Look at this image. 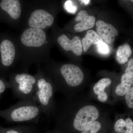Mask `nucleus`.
Masks as SVG:
<instances>
[{
	"instance_id": "nucleus-2",
	"label": "nucleus",
	"mask_w": 133,
	"mask_h": 133,
	"mask_svg": "<svg viewBox=\"0 0 133 133\" xmlns=\"http://www.w3.org/2000/svg\"><path fill=\"white\" fill-rule=\"evenodd\" d=\"M36 78L27 73L12 76L9 84L13 94L20 100L34 99Z\"/></svg>"
},
{
	"instance_id": "nucleus-7",
	"label": "nucleus",
	"mask_w": 133,
	"mask_h": 133,
	"mask_svg": "<svg viewBox=\"0 0 133 133\" xmlns=\"http://www.w3.org/2000/svg\"><path fill=\"white\" fill-rule=\"evenodd\" d=\"M52 15L43 9H37L32 12L29 20V26L32 28L42 30L51 26L54 22Z\"/></svg>"
},
{
	"instance_id": "nucleus-6",
	"label": "nucleus",
	"mask_w": 133,
	"mask_h": 133,
	"mask_svg": "<svg viewBox=\"0 0 133 133\" xmlns=\"http://www.w3.org/2000/svg\"><path fill=\"white\" fill-rule=\"evenodd\" d=\"M60 72L68 85L71 87L79 85L82 83L84 74L78 66L72 64L62 65Z\"/></svg>"
},
{
	"instance_id": "nucleus-8",
	"label": "nucleus",
	"mask_w": 133,
	"mask_h": 133,
	"mask_svg": "<svg viewBox=\"0 0 133 133\" xmlns=\"http://www.w3.org/2000/svg\"><path fill=\"white\" fill-rule=\"evenodd\" d=\"M1 63L3 68H8L13 64L16 49L14 43L9 40L5 39L0 44Z\"/></svg>"
},
{
	"instance_id": "nucleus-22",
	"label": "nucleus",
	"mask_w": 133,
	"mask_h": 133,
	"mask_svg": "<svg viewBox=\"0 0 133 133\" xmlns=\"http://www.w3.org/2000/svg\"><path fill=\"white\" fill-rule=\"evenodd\" d=\"M97 45L98 52L102 55H106L109 52V48L107 44L104 42L100 43Z\"/></svg>"
},
{
	"instance_id": "nucleus-16",
	"label": "nucleus",
	"mask_w": 133,
	"mask_h": 133,
	"mask_svg": "<svg viewBox=\"0 0 133 133\" xmlns=\"http://www.w3.org/2000/svg\"><path fill=\"white\" fill-rule=\"evenodd\" d=\"M115 131L119 133H133V122L128 118L124 120L121 119L116 122L114 125Z\"/></svg>"
},
{
	"instance_id": "nucleus-17",
	"label": "nucleus",
	"mask_w": 133,
	"mask_h": 133,
	"mask_svg": "<svg viewBox=\"0 0 133 133\" xmlns=\"http://www.w3.org/2000/svg\"><path fill=\"white\" fill-rule=\"evenodd\" d=\"M131 47L128 43L119 46L116 52V59L117 62L121 64H123L127 62L128 58L132 54Z\"/></svg>"
},
{
	"instance_id": "nucleus-14",
	"label": "nucleus",
	"mask_w": 133,
	"mask_h": 133,
	"mask_svg": "<svg viewBox=\"0 0 133 133\" xmlns=\"http://www.w3.org/2000/svg\"><path fill=\"white\" fill-rule=\"evenodd\" d=\"M82 42L84 51L86 52L91 45H97L103 42V41L96 31L90 30L87 31L85 37L82 39Z\"/></svg>"
},
{
	"instance_id": "nucleus-9",
	"label": "nucleus",
	"mask_w": 133,
	"mask_h": 133,
	"mask_svg": "<svg viewBox=\"0 0 133 133\" xmlns=\"http://www.w3.org/2000/svg\"><path fill=\"white\" fill-rule=\"evenodd\" d=\"M97 33L106 43L111 44L114 42L115 37L118 35V30L112 25L99 20L96 23Z\"/></svg>"
},
{
	"instance_id": "nucleus-4",
	"label": "nucleus",
	"mask_w": 133,
	"mask_h": 133,
	"mask_svg": "<svg viewBox=\"0 0 133 133\" xmlns=\"http://www.w3.org/2000/svg\"><path fill=\"white\" fill-rule=\"evenodd\" d=\"M99 116L98 110L95 107L87 105L81 108L76 115L73 122L74 128L83 131L94 122Z\"/></svg>"
},
{
	"instance_id": "nucleus-15",
	"label": "nucleus",
	"mask_w": 133,
	"mask_h": 133,
	"mask_svg": "<svg viewBox=\"0 0 133 133\" xmlns=\"http://www.w3.org/2000/svg\"><path fill=\"white\" fill-rule=\"evenodd\" d=\"M133 84V76L124 74L121 77V83L117 86L115 92L119 96L125 95Z\"/></svg>"
},
{
	"instance_id": "nucleus-18",
	"label": "nucleus",
	"mask_w": 133,
	"mask_h": 133,
	"mask_svg": "<svg viewBox=\"0 0 133 133\" xmlns=\"http://www.w3.org/2000/svg\"><path fill=\"white\" fill-rule=\"evenodd\" d=\"M35 129L33 126H19L6 128L5 133H35Z\"/></svg>"
},
{
	"instance_id": "nucleus-5",
	"label": "nucleus",
	"mask_w": 133,
	"mask_h": 133,
	"mask_svg": "<svg viewBox=\"0 0 133 133\" xmlns=\"http://www.w3.org/2000/svg\"><path fill=\"white\" fill-rule=\"evenodd\" d=\"M46 39V35L43 30L30 28L23 33L21 41L23 45L27 47L38 48L44 45Z\"/></svg>"
},
{
	"instance_id": "nucleus-19",
	"label": "nucleus",
	"mask_w": 133,
	"mask_h": 133,
	"mask_svg": "<svg viewBox=\"0 0 133 133\" xmlns=\"http://www.w3.org/2000/svg\"><path fill=\"white\" fill-rule=\"evenodd\" d=\"M101 127L100 123L99 122L95 121L84 129L82 133H97Z\"/></svg>"
},
{
	"instance_id": "nucleus-25",
	"label": "nucleus",
	"mask_w": 133,
	"mask_h": 133,
	"mask_svg": "<svg viewBox=\"0 0 133 133\" xmlns=\"http://www.w3.org/2000/svg\"><path fill=\"white\" fill-rule=\"evenodd\" d=\"M80 1L81 2L84 3L85 5H87L90 2V1L89 0H84V1Z\"/></svg>"
},
{
	"instance_id": "nucleus-24",
	"label": "nucleus",
	"mask_w": 133,
	"mask_h": 133,
	"mask_svg": "<svg viewBox=\"0 0 133 133\" xmlns=\"http://www.w3.org/2000/svg\"><path fill=\"white\" fill-rule=\"evenodd\" d=\"M126 74L133 76V59H130L128 63V66L126 69Z\"/></svg>"
},
{
	"instance_id": "nucleus-23",
	"label": "nucleus",
	"mask_w": 133,
	"mask_h": 133,
	"mask_svg": "<svg viewBox=\"0 0 133 133\" xmlns=\"http://www.w3.org/2000/svg\"><path fill=\"white\" fill-rule=\"evenodd\" d=\"M8 88H10L9 83H6L4 80L0 79V96Z\"/></svg>"
},
{
	"instance_id": "nucleus-11",
	"label": "nucleus",
	"mask_w": 133,
	"mask_h": 133,
	"mask_svg": "<svg viewBox=\"0 0 133 133\" xmlns=\"http://www.w3.org/2000/svg\"><path fill=\"white\" fill-rule=\"evenodd\" d=\"M76 21L79 22L74 26V30L77 32H81L92 28L95 22V17L90 16L85 10H81L75 19Z\"/></svg>"
},
{
	"instance_id": "nucleus-26",
	"label": "nucleus",
	"mask_w": 133,
	"mask_h": 133,
	"mask_svg": "<svg viewBox=\"0 0 133 133\" xmlns=\"http://www.w3.org/2000/svg\"><path fill=\"white\" fill-rule=\"evenodd\" d=\"M6 128L0 127V133H5Z\"/></svg>"
},
{
	"instance_id": "nucleus-13",
	"label": "nucleus",
	"mask_w": 133,
	"mask_h": 133,
	"mask_svg": "<svg viewBox=\"0 0 133 133\" xmlns=\"http://www.w3.org/2000/svg\"><path fill=\"white\" fill-rule=\"evenodd\" d=\"M112 81L108 78L101 79L96 83L94 87V92L98 95V98L101 102H105L108 99L107 94L105 91V89L111 84Z\"/></svg>"
},
{
	"instance_id": "nucleus-3",
	"label": "nucleus",
	"mask_w": 133,
	"mask_h": 133,
	"mask_svg": "<svg viewBox=\"0 0 133 133\" xmlns=\"http://www.w3.org/2000/svg\"><path fill=\"white\" fill-rule=\"evenodd\" d=\"M36 78L34 99L41 107L43 114L48 115L53 94V87L51 83L43 76L42 74H38Z\"/></svg>"
},
{
	"instance_id": "nucleus-12",
	"label": "nucleus",
	"mask_w": 133,
	"mask_h": 133,
	"mask_svg": "<svg viewBox=\"0 0 133 133\" xmlns=\"http://www.w3.org/2000/svg\"><path fill=\"white\" fill-rule=\"evenodd\" d=\"M0 7L12 19H17L21 16V7L18 0H2L0 3Z\"/></svg>"
},
{
	"instance_id": "nucleus-1",
	"label": "nucleus",
	"mask_w": 133,
	"mask_h": 133,
	"mask_svg": "<svg viewBox=\"0 0 133 133\" xmlns=\"http://www.w3.org/2000/svg\"><path fill=\"white\" fill-rule=\"evenodd\" d=\"M42 111L34 99L20 100L15 104L0 111V117L12 123L31 122L37 123Z\"/></svg>"
},
{
	"instance_id": "nucleus-21",
	"label": "nucleus",
	"mask_w": 133,
	"mask_h": 133,
	"mask_svg": "<svg viewBox=\"0 0 133 133\" xmlns=\"http://www.w3.org/2000/svg\"><path fill=\"white\" fill-rule=\"evenodd\" d=\"M126 103L128 106L132 108H133V87L126 94L125 97Z\"/></svg>"
},
{
	"instance_id": "nucleus-20",
	"label": "nucleus",
	"mask_w": 133,
	"mask_h": 133,
	"mask_svg": "<svg viewBox=\"0 0 133 133\" xmlns=\"http://www.w3.org/2000/svg\"><path fill=\"white\" fill-rule=\"evenodd\" d=\"M64 7L66 11L71 14H75L77 11V6L71 1H66L65 3Z\"/></svg>"
},
{
	"instance_id": "nucleus-10",
	"label": "nucleus",
	"mask_w": 133,
	"mask_h": 133,
	"mask_svg": "<svg viewBox=\"0 0 133 133\" xmlns=\"http://www.w3.org/2000/svg\"><path fill=\"white\" fill-rule=\"evenodd\" d=\"M58 42L66 51H71L76 56H80L83 52V45L79 37L76 36L72 40L65 35H62L58 38Z\"/></svg>"
}]
</instances>
